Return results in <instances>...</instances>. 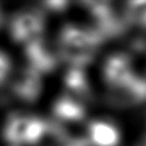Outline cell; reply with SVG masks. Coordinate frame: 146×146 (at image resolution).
<instances>
[{
	"label": "cell",
	"mask_w": 146,
	"mask_h": 146,
	"mask_svg": "<svg viewBox=\"0 0 146 146\" xmlns=\"http://www.w3.org/2000/svg\"><path fill=\"white\" fill-rule=\"evenodd\" d=\"M100 42V36L95 30L79 24H66L58 35V47L63 54L72 58L82 59L90 56Z\"/></svg>",
	"instance_id": "3957f363"
},
{
	"label": "cell",
	"mask_w": 146,
	"mask_h": 146,
	"mask_svg": "<svg viewBox=\"0 0 146 146\" xmlns=\"http://www.w3.org/2000/svg\"><path fill=\"white\" fill-rule=\"evenodd\" d=\"M124 15L136 27L146 31V1H130L125 3Z\"/></svg>",
	"instance_id": "52a82bcc"
},
{
	"label": "cell",
	"mask_w": 146,
	"mask_h": 146,
	"mask_svg": "<svg viewBox=\"0 0 146 146\" xmlns=\"http://www.w3.org/2000/svg\"><path fill=\"white\" fill-rule=\"evenodd\" d=\"M145 73H146V72H145Z\"/></svg>",
	"instance_id": "8fae6325"
},
{
	"label": "cell",
	"mask_w": 146,
	"mask_h": 146,
	"mask_svg": "<svg viewBox=\"0 0 146 146\" xmlns=\"http://www.w3.org/2000/svg\"><path fill=\"white\" fill-rule=\"evenodd\" d=\"M52 114L63 122H79L86 116V107L74 95L65 94L52 103Z\"/></svg>",
	"instance_id": "8992f818"
},
{
	"label": "cell",
	"mask_w": 146,
	"mask_h": 146,
	"mask_svg": "<svg viewBox=\"0 0 146 146\" xmlns=\"http://www.w3.org/2000/svg\"><path fill=\"white\" fill-rule=\"evenodd\" d=\"M84 73L80 72L76 65L65 74V83L66 88L70 91H80L87 88V78L83 76Z\"/></svg>",
	"instance_id": "ba28073f"
},
{
	"label": "cell",
	"mask_w": 146,
	"mask_h": 146,
	"mask_svg": "<svg viewBox=\"0 0 146 146\" xmlns=\"http://www.w3.org/2000/svg\"><path fill=\"white\" fill-rule=\"evenodd\" d=\"M2 24H3V13H2V9L0 7V29H1Z\"/></svg>",
	"instance_id": "30bf717a"
},
{
	"label": "cell",
	"mask_w": 146,
	"mask_h": 146,
	"mask_svg": "<svg viewBox=\"0 0 146 146\" xmlns=\"http://www.w3.org/2000/svg\"><path fill=\"white\" fill-rule=\"evenodd\" d=\"M8 31L15 43L27 47L41 40L44 31V21L40 13L24 10L11 17Z\"/></svg>",
	"instance_id": "277c9868"
},
{
	"label": "cell",
	"mask_w": 146,
	"mask_h": 146,
	"mask_svg": "<svg viewBox=\"0 0 146 146\" xmlns=\"http://www.w3.org/2000/svg\"><path fill=\"white\" fill-rule=\"evenodd\" d=\"M122 138L120 125L111 119L96 117L87 123L84 139L89 146H120Z\"/></svg>",
	"instance_id": "5b68a950"
},
{
	"label": "cell",
	"mask_w": 146,
	"mask_h": 146,
	"mask_svg": "<svg viewBox=\"0 0 146 146\" xmlns=\"http://www.w3.org/2000/svg\"><path fill=\"white\" fill-rule=\"evenodd\" d=\"M14 73V62L11 56L0 48V88L10 81Z\"/></svg>",
	"instance_id": "9c48e42d"
},
{
	"label": "cell",
	"mask_w": 146,
	"mask_h": 146,
	"mask_svg": "<svg viewBox=\"0 0 146 146\" xmlns=\"http://www.w3.org/2000/svg\"><path fill=\"white\" fill-rule=\"evenodd\" d=\"M104 84L113 92L123 95L138 78L140 72L136 68L132 57L123 51L107 55L100 68Z\"/></svg>",
	"instance_id": "6da1fadb"
},
{
	"label": "cell",
	"mask_w": 146,
	"mask_h": 146,
	"mask_svg": "<svg viewBox=\"0 0 146 146\" xmlns=\"http://www.w3.org/2000/svg\"><path fill=\"white\" fill-rule=\"evenodd\" d=\"M47 133V122L40 116L30 114L13 115L3 128L5 139L10 146H35Z\"/></svg>",
	"instance_id": "7a4b0ae2"
}]
</instances>
